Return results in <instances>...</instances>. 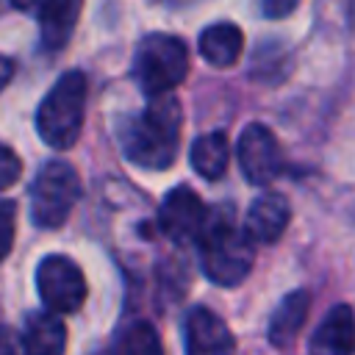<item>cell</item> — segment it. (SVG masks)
Returning <instances> with one entry per match:
<instances>
[{
  "label": "cell",
  "mask_w": 355,
  "mask_h": 355,
  "mask_svg": "<svg viewBox=\"0 0 355 355\" xmlns=\"http://www.w3.org/2000/svg\"><path fill=\"white\" fill-rule=\"evenodd\" d=\"M197 44H200V55L211 67H233L244 50V33L233 22H216L200 33Z\"/></svg>",
  "instance_id": "5bb4252c"
},
{
  "label": "cell",
  "mask_w": 355,
  "mask_h": 355,
  "mask_svg": "<svg viewBox=\"0 0 355 355\" xmlns=\"http://www.w3.org/2000/svg\"><path fill=\"white\" fill-rule=\"evenodd\" d=\"M36 288L47 311L64 316L80 311L86 302V277L80 266L67 255H47L36 266Z\"/></svg>",
  "instance_id": "8992f818"
},
{
  "label": "cell",
  "mask_w": 355,
  "mask_h": 355,
  "mask_svg": "<svg viewBox=\"0 0 355 355\" xmlns=\"http://www.w3.org/2000/svg\"><path fill=\"white\" fill-rule=\"evenodd\" d=\"M19 347L25 355H64L67 327L53 311H33L25 316Z\"/></svg>",
  "instance_id": "7c38bea8"
},
{
  "label": "cell",
  "mask_w": 355,
  "mask_h": 355,
  "mask_svg": "<svg viewBox=\"0 0 355 355\" xmlns=\"http://www.w3.org/2000/svg\"><path fill=\"white\" fill-rule=\"evenodd\" d=\"M189 75V50L172 33H150L133 55V78L147 97L169 94Z\"/></svg>",
  "instance_id": "277c9868"
},
{
  "label": "cell",
  "mask_w": 355,
  "mask_h": 355,
  "mask_svg": "<svg viewBox=\"0 0 355 355\" xmlns=\"http://www.w3.org/2000/svg\"><path fill=\"white\" fill-rule=\"evenodd\" d=\"M186 355H233L236 338L225 319H219L211 308L197 305L186 313Z\"/></svg>",
  "instance_id": "9c48e42d"
},
{
  "label": "cell",
  "mask_w": 355,
  "mask_h": 355,
  "mask_svg": "<svg viewBox=\"0 0 355 355\" xmlns=\"http://www.w3.org/2000/svg\"><path fill=\"white\" fill-rule=\"evenodd\" d=\"M11 78H14V61L8 55H0V92L8 86Z\"/></svg>",
  "instance_id": "7402d4cb"
},
{
  "label": "cell",
  "mask_w": 355,
  "mask_h": 355,
  "mask_svg": "<svg viewBox=\"0 0 355 355\" xmlns=\"http://www.w3.org/2000/svg\"><path fill=\"white\" fill-rule=\"evenodd\" d=\"M200 241V266L216 286H239L255 261V241L236 219V208L222 202L205 211V219L194 236Z\"/></svg>",
  "instance_id": "6da1fadb"
},
{
  "label": "cell",
  "mask_w": 355,
  "mask_h": 355,
  "mask_svg": "<svg viewBox=\"0 0 355 355\" xmlns=\"http://www.w3.org/2000/svg\"><path fill=\"white\" fill-rule=\"evenodd\" d=\"M19 175H22V161H19V155H17L8 144L0 141V191H6L8 186H14V183L19 180Z\"/></svg>",
  "instance_id": "d6986e66"
},
{
  "label": "cell",
  "mask_w": 355,
  "mask_h": 355,
  "mask_svg": "<svg viewBox=\"0 0 355 355\" xmlns=\"http://www.w3.org/2000/svg\"><path fill=\"white\" fill-rule=\"evenodd\" d=\"M114 355H164V344L150 322L136 319L116 336Z\"/></svg>",
  "instance_id": "e0dca14e"
},
{
  "label": "cell",
  "mask_w": 355,
  "mask_h": 355,
  "mask_svg": "<svg viewBox=\"0 0 355 355\" xmlns=\"http://www.w3.org/2000/svg\"><path fill=\"white\" fill-rule=\"evenodd\" d=\"M205 202L200 200V194L189 186H175L158 211V225L161 230L175 239V241H189L197 236L202 219H205Z\"/></svg>",
  "instance_id": "30bf717a"
},
{
  "label": "cell",
  "mask_w": 355,
  "mask_h": 355,
  "mask_svg": "<svg viewBox=\"0 0 355 355\" xmlns=\"http://www.w3.org/2000/svg\"><path fill=\"white\" fill-rule=\"evenodd\" d=\"M0 355H25L19 341L14 338V333L6 324H0Z\"/></svg>",
  "instance_id": "44dd1931"
},
{
  "label": "cell",
  "mask_w": 355,
  "mask_h": 355,
  "mask_svg": "<svg viewBox=\"0 0 355 355\" xmlns=\"http://www.w3.org/2000/svg\"><path fill=\"white\" fill-rule=\"evenodd\" d=\"M297 6H300V0H261V11H263V17H269V19H283V17H288Z\"/></svg>",
  "instance_id": "ffe728a7"
},
{
  "label": "cell",
  "mask_w": 355,
  "mask_h": 355,
  "mask_svg": "<svg viewBox=\"0 0 355 355\" xmlns=\"http://www.w3.org/2000/svg\"><path fill=\"white\" fill-rule=\"evenodd\" d=\"M308 311H311V291L297 288L291 294H286L280 300V305L272 311L269 319V341L275 347H288L294 344V338L300 336V330L308 322Z\"/></svg>",
  "instance_id": "4fadbf2b"
},
{
  "label": "cell",
  "mask_w": 355,
  "mask_h": 355,
  "mask_svg": "<svg viewBox=\"0 0 355 355\" xmlns=\"http://www.w3.org/2000/svg\"><path fill=\"white\" fill-rule=\"evenodd\" d=\"M86 97L89 80L80 69H69L53 83L36 111V130L47 147L69 150L78 141L86 116Z\"/></svg>",
  "instance_id": "3957f363"
},
{
  "label": "cell",
  "mask_w": 355,
  "mask_h": 355,
  "mask_svg": "<svg viewBox=\"0 0 355 355\" xmlns=\"http://www.w3.org/2000/svg\"><path fill=\"white\" fill-rule=\"evenodd\" d=\"M180 103L172 94L153 97L144 111L128 116L119 128L125 158L141 169H169L180 147Z\"/></svg>",
  "instance_id": "7a4b0ae2"
},
{
  "label": "cell",
  "mask_w": 355,
  "mask_h": 355,
  "mask_svg": "<svg viewBox=\"0 0 355 355\" xmlns=\"http://www.w3.org/2000/svg\"><path fill=\"white\" fill-rule=\"evenodd\" d=\"M80 197L78 169L67 161H47L31 183V219L39 227H61Z\"/></svg>",
  "instance_id": "5b68a950"
},
{
  "label": "cell",
  "mask_w": 355,
  "mask_h": 355,
  "mask_svg": "<svg viewBox=\"0 0 355 355\" xmlns=\"http://www.w3.org/2000/svg\"><path fill=\"white\" fill-rule=\"evenodd\" d=\"M316 355H352V311L347 302L330 308L311 341Z\"/></svg>",
  "instance_id": "9a60e30c"
},
{
  "label": "cell",
  "mask_w": 355,
  "mask_h": 355,
  "mask_svg": "<svg viewBox=\"0 0 355 355\" xmlns=\"http://www.w3.org/2000/svg\"><path fill=\"white\" fill-rule=\"evenodd\" d=\"M239 166L252 186H266L283 172V153L275 133L261 125L250 122L239 136Z\"/></svg>",
  "instance_id": "52a82bcc"
},
{
  "label": "cell",
  "mask_w": 355,
  "mask_h": 355,
  "mask_svg": "<svg viewBox=\"0 0 355 355\" xmlns=\"http://www.w3.org/2000/svg\"><path fill=\"white\" fill-rule=\"evenodd\" d=\"M288 219H291V205L283 194L277 191H266L261 194L250 208H247V216H244V233L252 239V241H261V244H275L286 227H288Z\"/></svg>",
  "instance_id": "8fae6325"
},
{
  "label": "cell",
  "mask_w": 355,
  "mask_h": 355,
  "mask_svg": "<svg viewBox=\"0 0 355 355\" xmlns=\"http://www.w3.org/2000/svg\"><path fill=\"white\" fill-rule=\"evenodd\" d=\"M11 6L19 11H28L39 22L42 44L47 50H58L69 42L78 25L83 0H11Z\"/></svg>",
  "instance_id": "ba28073f"
},
{
  "label": "cell",
  "mask_w": 355,
  "mask_h": 355,
  "mask_svg": "<svg viewBox=\"0 0 355 355\" xmlns=\"http://www.w3.org/2000/svg\"><path fill=\"white\" fill-rule=\"evenodd\" d=\"M189 161H191V169L200 172L202 178L219 180V178L227 172V164H230V144H227V136H225L222 130H211V133L194 139L191 153H189Z\"/></svg>",
  "instance_id": "2e32d148"
},
{
  "label": "cell",
  "mask_w": 355,
  "mask_h": 355,
  "mask_svg": "<svg viewBox=\"0 0 355 355\" xmlns=\"http://www.w3.org/2000/svg\"><path fill=\"white\" fill-rule=\"evenodd\" d=\"M14 222H17V205H14V200H0V261L11 252V244H14Z\"/></svg>",
  "instance_id": "ac0fdd59"
}]
</instances>
